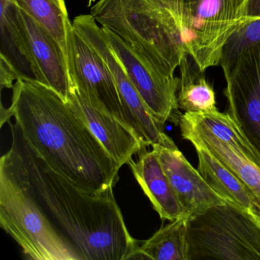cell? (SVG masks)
<instances>
[{
    "mask_svg": "<svg viewBox=\"0 0 260 260\" xmlns=\"http://www.w3.org/2000/svg\"><path fill=\"white\" fill-rule=\"evenodd\" d=\"M246 0H99L90 14L166 77L189 55L203 71L219 66L243 23Z\"/></svg>",
    "mask_w": 260,
    "mask_h": 260,
    "instance_id": "6da1fadb",
    "label": "cell"
},
{
    "mask_svg": "<svg viewBox=\"0 0 260 260\" xmlns=\"http://www.w3.org/2000/svg\"><path fill=\"white\" fill-rule=\"evenodd\" d=\"M11 117L22 139L51 170L88 192L113 189L121 166L52 88L16 80L11 106L6 109V119Z\"/></svg>",
    "mask_w": 260,
    "mask_h": 260,
    "instance_id": "7a4b0ae2",
    "label": "cell"
},
{
    "mask_svg": "<svg viewBox=\"0 0 260 260\" xmlns=\"http://www.w3.org/2000/svg\"><path fill=\"white\" fill-rule=\"evenodd\" d=\"M38 201L81 260L134 259L139 247L126 226L113 189L88 192L51 170L12 126Z\"/></svg>",
    "mask_w": 260,
    "mask_h": 260,
    "instance_id": "3957f363",
    "label": "cell"
},
{
    "mask_svg": "<svg viewBox=\"0 0 260 260\" xmlns=\"http://www.w3.org/2000/svg\"><path fill=\"white\" fill-rule=\"evenodd\" d=\"M0 226L30 259L81 260L38 201L25 159L13 139L0 159Z\"/></svg>",
    "mask_w": 260,
    "mask_h": 260,
    "instance_id": "277c9868",
    "label": "cell"
},
{
    "mask_svg": "<svg viewBox=\"0 0 260 260\" xmlns=\"http://www.w3.org/2000/svg\"><path fill=\"white\" fill-rule=\"evenodd\" d=\"M188 260H260V222L226 202L188 218Z\"/></svg>",
    "mask_w": 260,
    "mask_h": 260,
    "instance_id": "5b68a950",
    "label": "cell"
},
{
    "mask_svg": "<svg viewBox=\"0 0 260 260\" xmlns=\"http://www.w3.org/2000/svg\"><path fill=\"white\" fill-rule=\"evenodd\" d=\"M73 25L107 63L115 79L127 122L146 147L158 144L167 148L177 149L173 140L164 133V125L149 110L109 45L104 31L92 15L77 16Z\"/></svg>",
    "mask_w": 260,
    "mask_h": 260,
    "instance_id": "8992f818",
    "label": "cell"
},
{
    "mask_svg": "<svg viewBox=\"0 0 260 260\" xmlns=\"http://www.w3.org/2000/svg\"><path fill=\"white\" fill-rule=\"evenodd\" d=\"M222 69L228 114L260 159V42Z\"/></svg>",
    "mask_w": 260,
    "mask_h": 260,
    "instance_id": "52a82bcc",
    "label": "cell"
},
{
    "mask_svg": "<svg viewBox=\"0 0 260 260\" xmlns=\"http://www.w3.org/2000/svg\"><path fill=\"white\" fill-rule=\"evenodd\" d=\"M67 53L73 87L95 109L128 124L112 71L74 25L68 34Z\"/></svg>",
    "mask_w": 260,
    "mask_h": 260,
    "instance_id": "ba28073f",
    "label": "cell"
},
{
    "mask_svg": "<svg viewBox=\"0 0 260 260\" xmlns=\"http://www.w3.org/2000/svg\"><path fill=\"white\" fill-rule=\"evenodd\" d=\"M103 29L115 55L152 115L162 125L170 119H176L179 109L177 101L179 77L159 74L116 36Z\"/></svg>",
    "mask_w": 260,
    "mask_h": 260,
    "instance_id": "9c48e42d",
    "label": "cell"
},
{
    "mask_svg": "<svg viewBox=\"0 0 260 260\" xmlns=\"http://www.w3.org/2000/svg\"><path fill=\"white\" fill-rule=\"evenodd\" d=\"M16 16L28 52L47 86L68 101L73 86L64 51L47 30L17 6Z\"/></svg>",
    "mask_w": 260,
    "mask_h": 260,
    "instance_id": "30bf717a",
    "label": "cell"
},
{
    "mask_svg": "<svg viewBox=\"0 0 260 260\" xmlns=\"http://www.w3.org/2000/svg\"><path fill=\"white\" fill-rule=\"evenodd\" d=\"M68 102L121 167L128 164L134 155L146 150L145 144L131 126L108 112L95 109L75 88H72Z\"/></svg>",
    "mask_w": 260,
    "mask_h": 260,
    "instance_id": "8fae6325",
    "label": "cell"
},
{
    "mask_svg": "<svg viewBox=\"0 0 260 260\" xmlns=\"http://www.w3.org/2000/svg\"><path fill=\"white\" fill-rule=\"evenodd\" d=\"M159 161L168 176L185 215L193 217L226 201L207 183L199 170L189 164L179 149H170L155 144Z\"/></svg>",
    "mask_w": 260,
    "mask_h": 260,
    "instance_id": "7c38bea8",
    "label": "cell"
},
{
    "mask_svg": "<svg viewBox=\"0 0 260 260\" xmlns=\"http://www.w3.org/2000/svg\"><path fill=\"white\" fill-rule=\"evenodd\" d=\"M131 170L161 220L170 222L185 216L183 207L166 174L156 150H143L138 160L131 159ZM186 216V215H185Z\"/></svg>",
    "mask_w": 260,
    "mask_h": 260,
    "instance_id": "4fadbf2b",
    "label": "cell"
},
{
    "mask_svg": "<svg viewBox=\"0 0 260 260\" xmlns=\"http://www.w3.org/2000/svg\"><path fill=\"white\" fill-rule=\"evenodd\" d=\"M179 124L182 138L206 147L246 185L256 199L260 208V167L214 136L205 126L193 121L185 112L181 115Z\"/></svg>",
    "mask_w": 260,
    "mask_h": 260,
    "instance_id": "5bb4252c",
    "label": "cell"
},
{
    "mask_svg": "<svg viewBox=\"0 0 260 260\" xmlns=\"http://www.w3.org/2000/svg\"><path fill=\"white\" fill-rule=\"evenodd\" d=\"M16 8L14 0H0V63L11 68L18 80L47 85L19 30Z\"/></svg>",
    "mask_w": 260,
    "mask_h": 260,
    "instance_id": "9a60e30c",
    "label": "cell"
},
{
    "mask_svg": "<svg viewBox=\"0 0 260 260\" xmlns=\"http://www.w3.org/2000/svg\"><path fill=\"white\" fill-rule=\"evenodd\" d=\"M199 158V170L211 188L226 202L234 204L249 212L258 208V204L246 185L240 182L206 147L191 142Z\"/></svg>",
    "mask_w": 260,
    "mask_h": 260,
    "instance_id": "2e32d148",
    "label": "cell"
},
{
    "mask_svg": "<svg viewBox=\"0 0 260 260\" xmlns=\"http://www.w3.org/2000/svg\"><path fill=\"white\" fill-rule=\"evenodd\" d=\"M177 101L185 112L198 113L217 111L215 92L207 82L205 71H202L189 55L182 58L180 65Z\"/></svg>",
    "mask_w": 260,
    "mask_h": 260,
    "instance_id": "e0dca14e",
    "label": "cell"
},
{
    "mask_svg": "<svg viewBox=\"0 0 260 260\" xmlns=\"http://www.w3.org/2000/svg\"><path fill=\"white\" fill-rule=\"evenodd\" d=\"M188 218L182 216L161 228L139 246L134 259L188 260Z\"/></svg>",
    "mask_w": 260,
    "mask_h": 260,
    "instance_id": "ac0fdd59",
    "label": "cell"
},
{
    "mask_svg": "<svg viewBox=\"0 0 260 260\" xmlns=\"http://www.w3.org/2000/svg\"><path fill=\"white\" fill-rule=\"evenodd\" d=\"M14 4L47 30L67 56L68 34L73 23L64 0H14Z\"/></svg>",
    "mask_w": 260,
    "mask_h": 260,
    "instance_id": "d6986e66",
    "label": "cell"
},
{
    "mask_svg": "<svg viewBox=\"0 0 260 260\" xmlns=\"http://www.w3.org/2000/svg\"><path fill=\"white\" fill-rule=\"evenodd\" d=\"M185 113L193 121L205 126L214 136L234 147L239 153L260 167V159L254 153L249 143L245 139L229 114L221 113L218 110L198 113Z\"/></svg>",
    "mask_w": 260,
    "mask_h": 260,
    "instance_id": "ffe728a7",
    "label": "cell"
},
{
    "mask_svg": "<svg viewBox=\"0 0 260 260\" xmlns=\"http://www.w3.org/2000/svg\"><path fill=\"white\" fill-rule=\"evenodd\" d=\"M255 20H260V0H246L242 25Z\"/></svg>",
    "mask_w": 260,
    "mask_h": 260,
    "instance_id": "44dd1931",
    "label": "cell"
},
{
    "mask_svg": "<svg viewBox=\"0 0 260 260\" xmlns=\"http://www.w3.org/2000/svg\"><path fill=\"white\" fill-rule=\"evenodd\" d=\"M252 214H253V215L258 219V221L260 222V208H256V209L254 210Z\"/></svg>",
    "mask_w": 260,
    "mask_h": 260,
    "instance_id": "7402d4cb",
    "label": "cell"
}]
</instances>
